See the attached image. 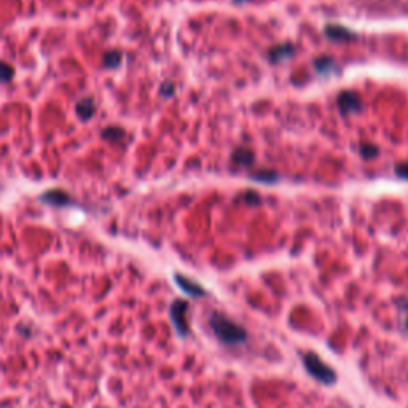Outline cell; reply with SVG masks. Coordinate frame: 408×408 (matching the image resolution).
I'll list each match as a JSON object with an SVG mask.
<instances>
[{
  "label": "cell",
  "instance_id": "cell-19",
  "mask_svg": "<svg viewBox=\"0 0 408 408\" xmlns=\"http://www.w3.org/2000/svg\"><path fill=\"white\" fill-rule=\"evenodd\" d=\"M247 203H252V204H259L260 203V198H259V195L257 193H247Z\"/></svg>",
  "mask_w": 408,
  "mask_h": 408
},
{
  "label": "cell",
  "instance_id": "cell-20",
  "mask_svg": "<svg viewBox=\"0 0 408 408\" xmlns=\"http://www.w3.org/2000/svg\"><path fill=\"white\" fill-rule=\"evenodd\" d=\"M236 2H244V0H236Z\"/></svg>",
  "mask_w": 408,
  "mask_h": 408
},
{
  "label": "cell",
  "instance_id": "cell-16",
  "mask_svg": "<svg viewBox=\"0 0 408 408\" xmlns=\"http://www.w3.org/2000/svg\"><path fill=\"white\" fill-rule=\"evenodd\" d=\"M361 153H362L365 158H371V156L378 155V150H376V147H373V145H362Z\"/></svg>",
  "mask_w": 408,
  "mask_h": 408
},
{
  "label": "cell",
  "instance_id": "cell-18",
  "mask_svg": "<svg viewBox=\"0 0 408 408\" xmlns=\"http://www.w3.org/2000/svg\"><path fill=\"white\" fill-rule=\"evenodd\" d=\"M396 172H397L399 177L408 179V164H399L396 168Z\"/></svg>",
  "mask_w": 408,
  "mask_h": 408
},
{
  "label": "cell",
  "instance_id": "cell-12",
  "mask_svg": "<svg viewBox=\"0 0 408 408\" xmlns=\"http://www.w3.org/2000/svg\"><path fill=\"white\" fill-rule=\"evenodd\" d=\"M121 58H123V54L120 51H116V50L107 51L106 54H104L102 64H104V67H107V69H115V67H118L121 64Z\"/></svg>",
  "mask_w": 408,
  "mask_h": 408
},
{
  "label": "cell",
  "instance_id": "cell-5",
  "mask_svg": "<svg viewBox=\"0 0 408 408\" xmlns=\"http://www.w3.org/2000/svg\"><path fill=\"white\" fill-rule=\"evenodd\" d=\"M174 279L177 282V286L181 287L185 294H188L191 297H206L207 292L206 290L198 284V282L191 281L190 278H186V276H182V274H176Z\"/></svg>",
  "mask_w": 408,
  "mask_h": 408
},
{
  "label": "cell",
  "instance_id": "cell-9",
  "mask_svg": "<svg viewBox=\"0 0 408 408\" xmlns=\"http://www.w3.org/2000/svg\"><path fill=\"white\" fill-rule=\"evenodd\" d=\"M75 110H77V113L81 120H89L91 116L94 115L96 112V107H94V101L89 99V98H85L77 102V106H75Z\"/></svg>",
  "mask_w": 408,
  "mask_h": 408
},
{
  "label": "cell",
  "instance_id": "cell-8",
  "mask_svg": "<svg viewBox=\"0 0 408 408\" xmlns=\"http://www.w3.org/2000/svg\"><path fill=\"white\" fill-rule=\"evenodd\" d=\"M295 54V48L289 43H284V45H278L274 46L271 51H269V59L273 62H281V61H286L289 58H292Z\"/></svg>",
  "mask_w": 408,
  "mask_h": 408
},
{
  "label": "cell",
  "instance_id": "cell-7",
  "mask_svg": "<svg viewBox=\"0 0 408 408\" xmlns=\"http://www.w3.org/2000/svg\"><path fill=\"white\" fill-rule=\"evenodd\" d=\"M41 201L46 204H53V206H67L71 204V198H69L67 193L61 191V190H50L46 191L45 195H41Z\"/></svg>",
  "mask_w": 408,
  "mask_h": 408
},
{
  "label": "cell",
  "instance_id": "cell-11",
  "mask_svg": "<svg viewBox=\"0 0 408 408\" xmlns=\"http://www.w3.org/2000/svg\"><path fill=\"white\" fill-rule=\"evenodd\" d=\"M314 67H316V72L321 74V75H329L332 72H336V66L335 62L332 61L330 58H321L314 62Z\"/></svg>",
  "mask_w": 408,
  "mask_h": 408
},
{
  "label": "cell",
  "instance_id": "cell-10",
  "mask_svg": "<svg viewBox=\"0 0 408 408\" xmlns=\"http://www.w3.org/2000/svg\"><path fill=\"white\" fill-rule=\"evenodd\" d=\"M233 161L239 166H251L254 163V153L247 148H238L233 151Z\"/></svg>",
  "mask_w": 408,
  "mask_h": 408
},
{
  "label": "cell",
  "instance_id": "cell-13",
  "mask_svg": "<svg viewBox=\"0 0 408 408\" xmlns=\"http://www.w3.org/2000/svg\"><path fill=\"white\" fill-rule=\"evenodd\" d=\"M13 75H15V71H13V67L6 64V62L0 61V83L10 81V80L13 78Z\"/></svg>",
  "mask_w": 408,
  "mask_h": 408
},
{
  "label": "cell",
  "instance_id": "cell-3",
  "mask_svg": "<svg viewBox=\"0 0 408 408\" xmlns=\"http://www.w3.org/2000/svg\"><path fill=\"white\" fill-rule=\"evenodd\" d=\"M188 301L185 300H176L171 305L169 314H171V321L172 326H174L176 332L179 336H186L190 334V326H188V319H186V313H188Z\"/></svg>",
  "mask_w": 408,
  "mask_h": 408
},
{
  "label": "cell",
  "instance_id": "cell-17",
  "mask_svg": "<svg viewBox=\"0 0 408 408\" xmlns=\"http://www.w3.org/2000/svg\"><path fill=\"white\" fill-rule=\"evenodd\" d=\"M172 93H174V85H172L171 81H166L161 88V94L166 96V98H169V96H172Z\"/></svg>",
  "mask_w": 408,
  "mask_h": 408
},
{
  "label": "cell",
  "instance_id": "cell-4",
  "mask_svg": "<svg viewBox=\"0 0 408 408\" xmlns=\"http://www.w3.org/2000/svg\"><path fill=\"white\" fill-rule=\"evenodd\" d=\"M338 107L343 113H356L361 110L362 102L359 99V96L356 93L344 91L338 96Z\"/></svg>",
  "mask_w": 408,
  "mask_h": 408
},
{
  "label": "cell",
  "instance_id": "cell-6",
  "mask_svg": "<svg viewBox=\"0 0 408 408\" xmlns=\"http://www.w3.org/2000/svg\"><path fill=\"white\" fill-rule=\"evenodd\" d=\"M326 36L332 40H336V41L356 38V34L352 31L346 29V27H343V26H334V24L326 27Z\"/></svg>",
  "mask_w": 408,
  "mask_h": 408
},
{
  "label": "cell",
  "instance_id": "cell-1",
  "mask_svg": "<svg viewBox=\"0 0 408 408\" xmlns=\"http://www.w3.org/2000/svg\"><path fill=\"white\" fill-rule=\"evenodd\" d=\"M209 326L223 344H239L247 340V332L239 324L228 319L220 313H212L209 316Z\"/></svg>",
  "mask_w": 408,
  "mask_h": 408
},
{
  "label": "cell",
  "instance_id": "cell-14",
  "mask_svg": "<svg viewBox=\"0 0 408 408\" xmlns=\"http://www.w3.org/2000/svg\"><path fill=\"white\" fill-rule=\"evenodd\" d=\"M123 136H124V133H123V129H120V128H107V129L102 131V137H104V139L120 141Z\"/></svg>",
  "mask_w": 408,
  "mask_h": 408
},
{
  "label": "cell",
  "instance_id": "cell-2",
  "mask_svg": "<svg viewBox=\"0 0 408 408\" xmlns=\"http://www.w3.org/2000/svg\"><path fill=\"white\" fill-rule=\"evenodd\" d=\"M301 361H303V365H305L306 371L319 383L330 386L336 381L335 370L324 362L316 352H305V354L301 356Z\"/></svg>",
  "mask_w": 408,
  "mask_h": 408
},
{
  "label": "cell",
  "instance_id": "cell-15",
  "mask_svg": "<svg viewBox=\"0 0 408 408\" xmlns=\"http://www.w3.org/2000/svg\"><path fill=\"white\" fill-rule=\"evenodd\" d=\"M254 179L255 181H261V182H274V181H278V176L271 171H263V172H260V174H254Z\"/></svg>",
  "mask_w": 408,
  "mask_h": 408
}]
</instances>
